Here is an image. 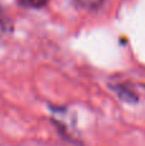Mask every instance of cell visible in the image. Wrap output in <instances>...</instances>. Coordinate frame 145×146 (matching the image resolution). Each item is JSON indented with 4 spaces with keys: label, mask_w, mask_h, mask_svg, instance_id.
I'll return each instance as SVG.
<instances>
[{
    "label": "cell",
    "mask_w": 145,
    "mask_h": 146,
    "mask_svg": "<svg viewBox=\"0 0 145 146\" xmlns=\"http://www.w3.org/2000/svg\"><path fill=\"white\" fill-rule=\"evenodd\" d=\"M77 5L82 8H89V9H96L103 4L104 0H74Z\"/></svg>",
    "instance_id": "6da1fadb"
},
{
    "label": "cell",
    "mask_w": 145,
    "mask_h": 146,
    "mask_svg": "<svg viewBox=\"0 0 145 146\" xmlns=\"http://www.w3.org/2000/svg\"><path fill=\"white\" fill-rule=\"evenodd\" d=\"M21 3L28 8H41L48 3V0H21Z\"/></svg>",
    "instance_id": "7a4b0ae2"
}]
</instances>
